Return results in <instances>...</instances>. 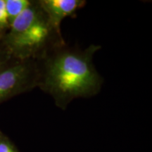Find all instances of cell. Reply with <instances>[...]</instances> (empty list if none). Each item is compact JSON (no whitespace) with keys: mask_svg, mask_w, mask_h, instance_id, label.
<instances>
[{"mask_svg":"<svg viewBox=\"0 0 152 152\" xmlns=\"http://www.w3.org/2000/svg\"><path fill=\"white\" fill-rule=\"evenodd\" d=\"M101 46L84 49L65 43L37 61V87L50 95L57 107L66 110L74 99L89 98L100 92L104 79L93 63Z\"/></svg>","mask_w":152,"mask_h":152,"instance_id":"obj_1","label":"cell"},{"mask_svg":"<svg viewBox=\"0 0 152 152\" xmlns=\"http://www.w3.org/2000/svg\"><path fill=\"white\" fill-rule=\"evenodd\" d=\"M2 40L11 56L35 61L66 43L61 30L53 26L38 0L30 1Z\"/></svg>","mask_w":152,"mask_h":152,"instance_id":"obj_2","label":"cell"},{"mask_svg":"<svg viewBox=\"0 0 152 152\" xmlns=\"http://www.w3.org/2000/svg\"><path fill=\"white\" fill-rule=\"evenodd\" d=\"M37 61L11 56L0 65V104L37 87Z\"/></svg>","mask_w":152,"mask_h":152,"instance_id":"obj_3","label":"cell"},{"mask_svg":"<svg viewBox=\"0 0 152 152\" xmlns=\"http://www.w3.org/2000/svg\"><path fill=\"white\" fill-rule=\"evenodd\" d=\"M50 22L61 30V21L66 17L73 16L86 5L85 0H38Z\"/></svg>","mask_w":152,"mask_h":152,"instance_id":"obj_4","label":"cell"},{"mask_svg":"<svg viewBox=\"0 0 152 152\" xmlns=\"http://www.w3.org/2000/svg\"><path fill=\"white\" fill-rule=\"evenodd\" d=\"M30 0H5V7L9 24L20 14L23 12L30 4Z\"/></svg>","mask_w":152,"mask_h":152,"instance_id":"obj_5","label":"cell"},{"mask_svg":"<svg viewBox=\"0 0 152 152\" xmlns=\"http://www.w3.org/2000/svg\"><path fill=\"white\" fill-rule=\"evenodd\" d=\"M10 28L7 11L5 7V0H0V39H3Z\"/></svg>","mask_w":152,"mask_h":152,"instance_id":"obj_6","label":"cell"},{"mask_svg":"<svg viewBox=\"0 0 152 152\" xmlns=\"http://www.w3.org/2000/svg\"><path fill=\"white\" fill-rule=\"evenodd\" d=\"M0 152H20L14 142L0 130Z\"/></svg>","mask_w":152,"mask_h":152,"instance_id":"obj_7","label":"cell"},{"mask_svg":"<svg viewBox=\"0 0 152 152\" xmlns=\"http://www.w3.org/2000/svg\"><path fill=\"white\" fill-rule=\"evenodd\" d=\"M11 56L8 49L3 42L2 39H0V65L8 60Z\"/></svg>","mask_w":152,"mask_h":152,"instance_id":"obj_8","label":"cell"}]
</instances>
